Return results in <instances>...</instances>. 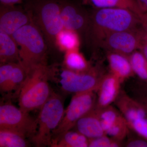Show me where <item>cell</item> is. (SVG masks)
<instances>
[{
  "instance_id": "5b68a950",
  "label": "cell",
  "mask_w": 147,
  "mask_h": 147,
  "mask_svg": "<svg viewBox=\"0 0 147 147\" xmlns=\"http://www.w3.org/2000/svg\"><path fill=\"white\" fill-rule=\"evenodd\" d=\"M40 109L37 119V131L31 141L36 147L51 146L53 131L59 126L64 115L63 99L60 95L52 92Z\"/></svg>"
},
{
  "instance_id": "ac0fdd59",
  "label": "cell",
  "mask_w": 147,
  "mask_h": 147,
  "mask_svg": "<svg viewBox=\"0 0 147 147\" xmlns=\"http://www.w3.org/2000/svg\"><path fill=\"white\" fill-rule=\"evenodd\" d=\"M96 8H115L131 11L142 19L144 14L140 9L137 0H90Z\"/></svg>"
},
{
  "instance_id": "603a6c76",
  "label": "cell",
  "mask_w": 147,
  "mask_h": 147,
  "mask_svg": "<svg viewBox=\"0 0 147 147\" xmlns=\"http://www.w3.org/2000/svg\"><path fill=\"white\" fill-rule=\"evenodd\" d=\"M134 74L143 82L147 83V60L139 50L132 53L129 56Z\"/></svg>"
},
{
  "instance_id": "9a60e30c",
  "label": "cell",
  "mask_w": 147,
  "mask_h": 147,
  "mask_svg": "<svg viewBox=\"0 0 147 147\" xmlns=\"http://www.w3.org/2000/svg\"><path fill=\"white\" fill-rule=\"evenodd\" d=\"M74 127L76 131L88 139L106 135L95 108L81 118L77 122Z\"/></svg>"
},
{
  "instance_id": "8992f818",
  "label": "cell",
  "mask_w": 147,
  "mask_h": 147,
  "mask_svg": "<svg viewBox=\"0 0 147 147\" xmlns=\"http://www.w3.org/2000/svg\"><path fill=\"white\" fill-rule=\"evenodd\" d=\"M96 92L91 91L74 94L68 107L65 111L60 123L53 131V139L71 130L81 118L95 108Z\"/></svg>"
},
{
  "instance_id": "7402d4cb",
  "label": "cell",
  "mask_w": 147,
  "mask_h": 147,
  "mask_svg": "<svg viewBox=\"0 0 147 147\" xmlns=\"http://www.w3.org/2000/svg\"><path fill=\"white\" fill-rule=\"evenodd\" d=\"M95 109L105 134L110 125L124 117L119 111L111 105L100 109L95 108Z\"/></svg>"
},
{
  "instance_id": "277c9868",
  "label": "cell",
  "mask_w": 147,
  "mask_h": 147,
  "mask_svg": "<svg viewBox=\"0 0 147 147\" xmlns=\"http://www.w3.org/2000/svg\"><path fill=\"white\" fill-rule=\"evenodd\" d=\"M19 48L21 62L28 74L31 69L46 65L47 45L41 31L32 21L12 35Z\"/></svg>"
},
{
  "instance_id": "52a82bcc",
  "label": "cell",
  "mask_w": 147,
  "mask_h": 147,
  "mask_svg": "<svg viewBox=\"0 0 147 147\" xmlns=\"http://www.w3.org/2000/svg\"><path fill=\"white\" fill-rule=\"evenodd\" d=\"M105 74L98 66L85 72H76L65 68L61 72L60 83L62 89L74 94L84 92H96Z\"/></svg>"
},
{
  "instance_id": "5bb4252c",
  "label": "cell",
  "mask_w": 147,
  "mask_h": 147,
  "mask_svg": "<svg viewBox=\"0 0 147 147\" xmlns=\"http://www.w3.org/2000/svg\"><path fill=\"white\" fill-rule=\"evenodd\" d=\"M107 58L110 73L117 77L122 83L134 76L129 56L108 51Z\"/></svg>"
},
{
  "instance_id": "f1b7e54d",
  "label": "cell",
  "mask_w": 147,
  "mask_h": 147,
  "mask_svg": "<svg viewBox=\"0 0 147 147\" xmlns=\"http://www.w3.org/2000/svg\"><path fill=\"white\" fill-rule=\"evenodd\" d=\"M147 86V83L146 82ZM131 92L132 96L134 99L139 101L144 108L147 114V94H145L143 91L136 86L131 87Z\"/></svg>"
},
{
  "instance_id": "7a4b0ae2",
  "label": "cell",
  "mask_w": 147,
  "mask_h": 147,
  "mask_svg": "<svg viewBox=\"0 0 147 147\" xmlns=\"http://www.w3.org/2000/svg\"><path fill=\"white\" fill-rule=\"evenodd\" d=\"M61 1L30 0L25 7L50 48H57L56 37L64 29L61 16Z\"/></svg>"
},
{
  "instance_id": "9c48e42d",
  "label": "cell",
  "mask_w": 147,
  "mask_h": 147,
  "mask_svg": "<svg viewBox=\"0 0 147 147\" xmlns=\"http://www.w3.org/2000/svg\"><path fill=\"white\" fill-rule=\"evenodd\" d=\"M144 34L142 26L137 28L116 32L106 37L100 47L129 56L139 50Z\"/></svg>"
},
{
  "instance_id": "7c38bea8",
  "label": "cell",
  "mask_w": 147,
  "mask_h": 147,
  "mask_svg": "<svg viewBox=\"0 0 147 147\" xmlns=\"http://www.w3.org/2000/svg\"><path fill=\"white\" fill-rule=\"evenodd\" d=\"M122 84L120 80L112 74H104L96 91L95 108H105L115 102L121 91Z\"/></svg>"
},
{
  "instance_id": "836d02e7",
  "label": "cell",
  "mask_w": 147,
  "mask_h": 147,
  "mask_svg": "<svg viewBox=\"0 0 147 147\" xmlns=\"http://www.w3.org/2000/svg\"><path fill=\"white\" fill-rule=\"evenodd\" d=\"M142 26L147 36V16L144 15L142 19Z\"/></svg>"
},
{
  "instance_id": "ba28073f",
  "label": "cell",
  "mask_w": 147,
  "mask_h": 147,
  "mask_svg": "<svg viewBox=\"0 0 147 147\" xmlns=\"http://www.w3.org/2000/svg\"><path fill=\"white\" fill-rule=\"evenodd\" d=\"M29 113L7 102L0 106V128L12 129L24 134L27 138H32L38 129L37 119Z\"/></svg>"
},
{
  "instance_id": "d6986e66",
  "label": "cell",
  "mask_w": 147,
  "mask_h": 147,
  "mask_svg": "<svg viewBox=\"0 0 147 147\" xmlns=\"http://www.w3.org/2000/svg\"><path fill=\"white\" fill-rule=\"evenodd\" d=\"M57 48L65 53L79 50L80 39L79 34L76 32L63 29L56 37Z\"/></svg>"
},
{
  "instance_id": "484cf974",
  "label": "cell",
  "mask_w": 147,
  "mask_h": 147,
  "mask_svg": "<svg viewBox=\"0 0 147 147\" xmlns=\"http://www.w3.org/2000/svg\"><path fill=\"white\" fill-rule=\"evenodd\" d=\"M15 63L1 64L0 66V90L2 92H8L11 75Z\"/></svg>"
},
{
  "instance_id": "6da1fadb",
  "label": "cell",
  "mask_w": 147,
  "mask_h": 147,
  "mask_svg": "<svg viewBox=\"0 0 147 147\" xmlns=\"http://www.w3.org/2000/svg\"><path fill=\"white\" fill-rule=\"evenodd\" d=\"M142 26L141 18L131 11L120 8H96L90 14L89 24L85 34L92 47H98L109 35Z\"/></svg>"
},
{
  "instance_id": "d4e9b609",
  "label": "cell",
  "mask_w": 147,
  "mask_h": 147,
  "mask_svg": "<svg viewBox=\"0 0 147 147\" xmlns=\"http://www.w3.org/2000/svg\"><path fill=\"white\" fill-rule=\"evenodd\" d=\"M27 75L26 70L21 62L15 63L11 75L8 92L20 90Z\"/></svg>"
},
{
  "instance_id": "d6a6232c",
  "label": "cell",
  "mask_w": 147,
  "mask_h": 147,
  "mask_svg": "<svg viewBox=\"0 0 147 147\" xmlns=\"http://www.w3.org/2000/svg\"><path fill=\"white\" fill-rule=\"evenodd\" d=\"M140 9L143 14H147V0H137Z\"/></svg>"
},
{
  "instance_id": "30bf717a",
  "label": "cell",
  "mask_w": 147,
  "mask_h": 147,
  "mask_svg": "<svg viewBox=\"0 0 147 147\" xmlns=\"http://www.w3.org/2000/svg\"><path fill=\"white\" fill-rule=\"evenodd\" d=\"M61 16L64 29L86 34L90 14L81 5L71 0H62Z\"/></svg>"
},
{
  "instance_id": "4fadbf2b",
  "label": "cell",
  "mask_w": 147,
  "mask_h": 147,
  "mask_svg": "<svg viewBox=\"0 0 147 147\" xmlns=\"http://www.w3.org/2000/svg\"><path fill=\"white\" fill-rule=\"evenodd\" d=\"M114 102L127 121L147 117L146 112L143 105L123 91L121 90Z\"/></svg>"
},
{
  "instance_id": "cb8c5ba5",
  "label": "cell",
  "mask_w": 147,
  "mask_h": 147,
  "mask_svg": "<svg viewBox=\"0 0 147 147\" xmlns=\"http://www.w3.org/2000/svg\"><path fill=\"white\" fill-rule=\"evenodd\" d=\"M130 130L127 121L123 117L110 125L105 134L113 139L123 142L128 136Z\"/></svg>"
},
{
  "instance_id": "1f68e13d",
  "label": "cell",
  "mask_w": 147,
  "mask_h": 147,
  "mask_svg": "<svg viewBox=\"0 0 147 147\" xmlns=\"http://www.w3.org/2000/svg\"><path fill=\"white\" fill-rule=\"evenodd\" d=\"M23 0H0L1 5H15L22 2Z\"/></svg>"
},
{
  "instance_id": "e0dca14e",
  "label": "cell",
  "mask_w": 147,
  "mask_h": 147,
  "mask_svg": "<svg viewBox=\"0 0 147 147\" xmlns=\"http://www.w3.org/2000/svg\"><path fill=\"white\" fill-rule=\"evenodd\" d=\"M89 139L79 131L69 130L52 140L51 147H88Z\"/></svg>"
},
{
  "instance_id": "f546056e",
  "label": "cell",
  "mask_w": 147,
  "mask_h": 147,
  "mask_svg": "<svg viewBox=\"0 0 147 147\" xmlns=\"http://www.w3.org/2000/svg\"><path fill=\"white\" fill-rule=\"evenodd\" d=\"M125 146L127 147H147V141L142 137H131L127 139Z\"/></svg>"
},
{
  "instance_id": "83f0119b",
  "label": "cell",
  "mask_w": 147,
  "mask_h": 147,
  "mask_svg": "<svg viewBox=\"0 0 147 147\" xmlns=\"http://www.w3.org/2000/svg\"><path fill=\"white\" fill-rule=\"evenodd\" d=\"M130 130L136 132L147 141V118H142L127 121Z\"/></svg>"
},
{
  "instance_id": "ffe728a7",
  "label": "cell",
  "mask_w": 147,
  "mask_h": 147,
  "mask_svg": "<svg viewBox=\"0 0 147 147\" xmlns=\"http://www.w3.org/2000/svg\"><path fill=\"white\" fill-rule=\"evenodd\" d=\"M64 63L66 68L76 72H85L92 67L84 55L79 52V50L66 52Z\"/></svg>"
},
{
  "instance_id": "4dcf8cb0",
  "label": "cell",
  "mask_w": 147,
  "mask_h": 147,
  "mask_svg": "<svg viewBox=\"0 0 147 147\" xmlns=\"http://www.w3.org/2000/svg\"><path fill=\"white\" fill-rule=\"evenodd\" d=\"M147 60V36L144 31V34L142 38L139 50Z\"/></svg>"
},
{
  "instance_id": "4316f807",
  "label": "cell",
  "mask_w": 147,
  "mask_h": 147,
  "mask_svg": "<svg viewBox=\"0 0 147 147\" xmlns=\"http://www.w3.org/2000/svg\"><path fill=\"white\" fill-rule=\"evenodd\" d=\"M122 145V142L113 139L107 135L89 139V147H119Z\"/></svg>"
},
{
  "instance_id": "3957f363",
  "label": "cell",
  "mask_w": 147,
  "mask_h": 147,
  "mask_svg": "<svg viewBox=\"0 0 147 147\" xmlns=\"http://www.w3.org/2000/svg\"><path fill=\"white\" fill-rule=\"evenodd\" d=\"M50 70L46 65L31 69L19 90L18 105L25 112L40 109L50 97L52 92L48 80Z\"/></svg>"
},
{
  "instance_id": "e575fe53",
  "label": "cell",
  "mask_w": 147,
  "mask_h": 147,
  "mask_svg": "<svg viewBox=\"0 0 147 147\" xmlns=\"http://www.w3.org/2000/svg\"><path fill=\"white\" fill-rule=\"evenodd\" d=\"M145 15H146V16H147V14H145Z\"/></svg>"
},
{
  "instance_id": "44dd1931",
  "label": "cell",
  "mask_w": 147,
  "mask_h": 147,
  "mask_svg": "<svg viewBox=\"0 0 147 147\" xmlns=\"http://www.w3.org/2000/svg\"><path fill=\"white\" fill-rule=\"evenodd\" d=\"M26 136L18 131L0 128V147H26L29 146Z\"/></svg>"
},
{
  "instance_id": "2e32d148",
  "label": "cell",
  "mask_w": 147,
  "mask_h": 147,
  "mask_svg": "<svg viewBox=\"0 0 147 147\" xmlns=\"http://www.w3.org/2000/svg\"><path fill=\"white\" fill-rule=\"evenodd\" d=\"M1 64L21 62L19 48L12 36L0 32Z\"/></svg>"
},
{
  "instance_id": "8fae6325",
  "label": "cell",
  "mask_w": 147,
  "mask_h": 147,
  "mask_svg": "<svg viewBox=\"0 0 147 147\" xmlns=\"http://www.w3.org/2000/svg\"><path fill=\"white\" fill-rule=\"evenodd\" d=\"M32 22L28 11L15 5H1L0 32L9 35Z\"/></svg>"
}]
</instances>
